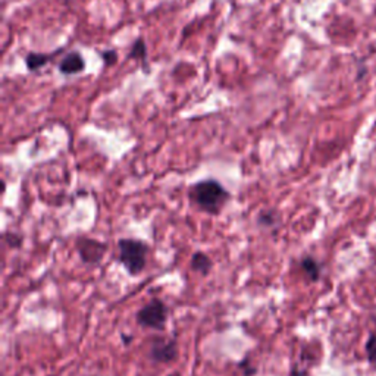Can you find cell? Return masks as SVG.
Returning <instances> with one entry per match:
<instances>
[{
	"label": "cell",
	"instance_id": "cell-15",
	"mask_svg": "<svg viewBox=\"0 0 376 376\" xmlns=\"http://www.w3.org/2000/svg\"><path fill=\"white\" fill-rule=\"evenodd\" d=\"M243 373H244V376H253V375H256V368L250 366V359H246V360L243 361Z\"/></svg>",
	"mask_w": 376,
	"mask_h": 376
},
{
	"label": "cell",
	"instance_id": "cell-8",
	"mask_svg": "<svg viewBox=\"0 0 376 376\" xmlns=\"http://www.w3.org/2000/svg\"><path fill=\"white\" fill-rule=\"evenodd\" d=\"M300 267L304 276L311 282H318L322 275V266L313 256H304L300 260Z\"/></svg>",
	"mask_w": 376,
	"mask_h": 376
},
{
	"label": "cell",
	"instance_id": "cell-6",
	"mask_svg": "<svg viewBox=\"0 0 376 376\" xmlns=\"http://www.w3.org/2000/svg\"><path fill=\"white\" fill-rule=\"evenodd\" d=\"M86 68L84 58L79 55L78 52H71L70 55H66L62 62L59 63V71L63 75H74L83 72Z\"/></svg>",
	"mask_w": 376,
	"mask_h": 376
},
{
	"label": "cell",
	"instance_id": "cell-17",
	"mask_svg": "<svg viewBox=\"0 0 376 376\" xmlns=\"http://www.w3.org/2000/svg\"><path fill=\"white\" fill-rule=\"evenodd\" d=\"M127 335L128 334H123V340H124V343H125V345H130L131 344V341H132V337H127Z\"/></svg>",
	"mask_w": 376,
	"mask_h": 376
},
{
	"label": "cell",
	"instance_id": "cell-3",
	"mask_svg": "<svg viewBox=\"0 0 376 376\" xmlns=\"http://www.w3.org/2000/svg\"><path fill=\"white\" fill-rule=\"evenodd\" d=\"M169 319L168 306L159 299H153L147 304H144L136 313L137 325L144 329L164 331L166 328Z\"/></svg>",
	"mask_w": 376,
	"mask_h": 376
},
{
	"label": "cell",
	"instance_id": "cell-11",
	"mask_svg": "<svg viewBox=\"0 0 376 376\" xmlns=\"http://www.w3.org/2000/svg\"><path fill=\"white\" fill-rule=\"evenodd\" d=\"M147 58V47L144 43V38H137L134 42L131 52L128 53V59H136V61H146Z\"/></svg>",
	"mask_w": 376,
	"mask_h": 376
},
{
	"label": "cell",
	"instance_id": "cell-18",
	"mask_svg": "<svg viewBox=\"0 0 376 376\" xmlns=\"http://www.w3.org/2000/svg\"><path fill=\"white\" fill-rule=\"evenodd\" d=\"M168 376H181V373L180 372H173V373H169Z\"/></svg>",
	"mask_w": 376,
	"mask_h": 376
},
{
	"label": "cell",
	"instance_id": "cell-10",
	"mask_svg": "<svg viewBox=\"0 0 376 376\" xmlns=\"http://www.w3.org/2000/svg\"><path fill=\"white\" fill-rule=\"evenodd\" d=\"M61 52V50H59ZM59 52H55L53 55H46V53H29V55L25 56V63L26 66H29L30 71H37L42 68V66H45L47 62H50L53 59V56L56 55V53Z\"/></svg>",
	"mask_w": 376,
	"mask_h": 376
},
{
	"label": "cell",
	"instance_id": "cell-7",
	"mask_svg": "<svg viewBox=\"0 0 376 376\" xmlns=\"http://www.w3.org/2000/svg\"><path fill=\"white\" fill-rule=\"evenodd\" d=\"M190 267L193 272L200 274L201 276H207L212 271L213 263L205 251H196L190 259Z\"/></svg>",
	"mask_w": 376,
	"mask_h": 376
},
{
	"label": "cell",
	"instance_id": "cell-12",
	"mask_svg": "<svg viewBox=\"0 0 376 376\" xmlns=\"http://www.w3.org/2000/svg\"><path fill=\"white\" fill-rule=\"evenodd\" d=\"M365 350H366L368 360L370 361V365H373L376 368V332H372L368 337Z\"/></svg>",
	"mask_w": 376,
	"mask_h": 376
},
{
	"label": "cell",
	"instance_id": "cell-2",
	"mask_svg": "<svg viewBox=\"0 0 376 376\" xmlns=\"http://www.w3.org/2000/svg\"><path fill=\"white\" fill-rule=\"evenodd\" d=\"M150 247L139 238L118 240V260L131 276H139L147 265Z\"/></svg>",
	"mask_w": 376,
	"mask_h": 376
},
{
	"label": "cell",
	"instance_id": "cell-9",
	"mask_svg": "<svg viewBox=\"0 0 376 376\" xmlns=\"http://www.w3.org/2000/svg\"><path fill=\"white\" fill-rule=\"evenodd\" d=\"M258 225L262 230L276 231L279 228V217L274 209H263L258 214Z\"/></svg>",
	"mask_w": 376,
	"mask_h": 376
},
{
	"label": "cell",
	"instance_id": "cell-19",
	"mask_svg": "<svg viewBox=\"0 0 376 376\" xmlns=\"http://www.w3.org/2000/svg\"><path fill=\"white\" fill-rule=\"evenodd\" d=\"M373 322H375V324H376V316H373Z\"/></svg>",
	"mask_w": 376,
	"mask_h": 376
},
{
	"label": "cell",
	"instance_id": "cell-13",
	"mask_svg": "<svg viewBox=\"0 0 376 376\" xmlns=\"http://www.w3.org/2000/svg\"><path fill=\"white\" fill-rule=\"evenodd\" d=\"M3 240H5L6 244H9L13 249H18L22 244V237L17 233H5Z\"/></svg>",
	"mask_w": 376,
	"mask_h": 376
},
{
	"label": "cell",
	"instance_id": "cell-1",
	"mask_svg": "<svg viewBox=\"0 0 376 376\" xmlns=\"http://www.w3.org/2000/svg\"><path fill=\"white\" fill-rule=\"evenodd\" d=\"M188 197L200 212L217 217L231 200V193L218 180L209 178L191 185Z\"/></svg>",
	"mask_w": 376,
	"mask_h": 376
},
{
	"label": "cell",
	"instance_id": "cell-4",
	"mask_svg": "<svg viewBox=\"0 0 376 376\" xmlns=\"http://www.w3.org/2000/svg\"><path fill=\"white\" fill-rule=\"evenodd\" d=\"M75 249L83 263L99 265L107 251V244L91 237H78L75 240Z\"/></svg>",
	"mask_w": 376,
	"mask_h": 376
},
{
	"label": "cell",
	"instance_id": "cell-5",
	"mask_svg": "<svg viewBox=\"0 0 376 376\" xmlns=\"http://www.w3.org/2000/svg\"><path fill=\"white\" fill-rule=\"evenodd\" d=\"M178 357V343L173 338L157 337L149 347V359L157 365H169Z\"/></svg>",
	"mask_w": 376,
	"mask_h": 376
},
{
	"label": "cell",
	"instance_id": "cell-14",
	"mask_svg": "<svg viewBox=\"0 0 376 376\" xmlns=\"http://www.w3.org/2000/svg\"><path fill=\"white\" fill-rule=\"evenodd\" d=\"M102 58H103V62L106 66H112L116 63L118 61V55L115 50H106L102 53Z\"/></svg>",
	"mask_w": 376,
	"mask_h": 376
},
{
	"label": "cell",
	"instance_id": "cell-16",
	"mask_svg": "<svg viewBox=\"0 0 376 376\" xmlns=\"http://www.w3.org/2000/svg\"><path fill=\"white\" fill-rule=\"evenodd\" d=\"M290 376H308V370L304 368H299L297 365H294V368L290 372Z\"/></svg>",
	"mask_w": 376,
	"mask_h": 376
}]
</instances>
